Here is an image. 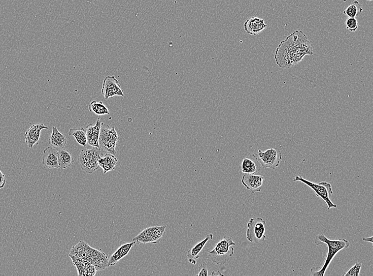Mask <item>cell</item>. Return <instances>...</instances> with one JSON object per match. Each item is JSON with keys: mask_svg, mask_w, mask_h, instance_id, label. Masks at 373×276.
<instances>
[{"mask_svg": "<svg viewBox=\"0 0 373 276\" xmlns=\"http://www.w3.org/2000/svg\"><path fill=\"white\" fill-rule=\"evenodd\" d=\"M307 36L302 30H295L279 45L275 53L277 65L291 68L301 62L306 55H314Z\"/></svg>", "mask_w": 373, "mask_h": 276, "instance_id": "obj_1", "label": "cell"}, {"mask_svg": "<svg viewBox=\"0 0 373 276\" xmlns=\"http://www.w3.org/2000/svg\"><path fill=\"white\" fill-rule=\"evenodd\" d=\"M315 243L317 246L323 243L328 246V254L326 260L320 268L313 267L311 269V275L323 276L326 274L330 264L334 257L342 250L350 247V242L345 238L338 239H330L324 234L318 235L315 238Z\"/></svg>", "mask_w": 373, "mask_h": 276, "instance_id": "obj_2", "label": "cell"}, {"mask_svg": "<svg viewBox=\"0 0 373 276\" xmlns=\"http://www.w3.org/2000/svg\"><path fill=\"white\" fill-rule=\"evenodd\" d=\"M70 255L75 256L90 262L97 270H103L108 267V258L102 252L91 248L85 241H80L72 247Z\"/></svg>", "mask_w": 373, "mask_h": 276, "instance_id": "obj_3", "label": "cell"}, {"mask_svg": "<svg viewBox=\"0 0 373 276\" xmlns=\"http://www.w3.org/2000/svg\"><path fill=\"white\" fill-rule=\"evenodd\" d=\"M235 243L230 236H224L215 248L208 251L211 260L216 265H223L230 260L234 255Z\"/></svg>", "mask_w": 373, "mask_h": 276, "instance_id": "obj_4", "label": "cell"}, {"mask_svg": "<svg viewBox=\"0 0 373 276\" xmlns=\"http://www.w3.org/2000/svg\"><path fill=\"white\" fill-rule=\"evenodd\" d=\"M293 181L301 182L315 191L317 197L321 198L326 203L328 210L331 208H336L337 206L335 205L330 199V196L333 194V191L331 184L327 182H321L319 183L312 182L303 178L302 176H296Z\"/></svg>", "mask_w": 373, "mask_h": 276, "instance_id": "obj_5", "label": "cell"}, {"mask_svg": "<svg viewBox=\"0 0 373 276\" xmlns=\"http://www.w3.org/2000/svg\"><path fill=\"white\" fill-rule=\"evenodd\" d=\"M101 151L96 148L82 149L79 157V163L81 169L91 174L100 167L98 160L101 157Z\"/></svg>", "mask_w": 373, "mask_h": 276, "instance_id": "obj_6", "label": "cell"}, {"mask_svg": "<svg viewBox=\"0 0 373 276\" xmlns=\"http://www.w3.org/2000/svg\"><path fill=\"white\" fill-rule=\"evenodd\" d=\"M118 135L115 127L101 128L99 139V150L101 152L115 155Z\"/></svg>", "mask_w": 373, "mask_h": 276, "instance_id": "obj_7", "label": "cell"}, {"mask_svg": "<svg viewBox=\"0 0 373 276\" xmlns=\"http://www.w3.org/2000/svg\"><path fill=\"white\" fill-rule=\"evenodd\" d=\"M266 221L258 217L252 218L247 224V239L251 243H259L267 238L265 235Z\"/></svg>", "mask_w": 373, "mask_h": 276, "instance_id": "obj_8", "label": "cell"}, {"mask_svg": "<svg viewBox=\"0 0 373 276\" xmlns=\"http://www.w3.org/2000/svg\"><path fill=\"white\" fill-rule=\"evenodd\" d=\"M261 166L263 169H270L275 170L282 160L281 152L278 149L270 148L265 151L259 150L255 154Z\"/></svg>", "mask_w": 373, "mask_h": 276, "instance_id": "obj_9", "label": "cell"}, {"mask_svg": "<svg viewBox=\"0 0 373 276\" xmlns=\"http://www.w3.org/2000/svg\"><path fill=\"white\" fill-rule=\"evenodd\" d=\"M101 93L106 100L116 96L124 97V94L119 85L118 80L114 76H107L104 80Z\"/></svg>", "mask_w": 373, "mask_h": 276, "instance_id": "obj_10", "label": "cell"}, {"mask_svg": "<svg viewBox=\"0 0 373 276\" xmlns=\"http://www.w3.org/2000/svg\"><path fill=\"white\" fill-rule=\"evenodd\" d=\"M104 123L100 118H97L94 125L90 124L87 126V143L94 148L99 149V139Z\"/></svg>", "mask_w": 373, "mask_h": 276, "instance_id": "obj_11", "label": "cell"}, {"mask_svg": "<svg viewBox=\"0 0 373 276\" xmlns=\"http://www.w3.org/2000/svg\"><path fill=\"white\" fill-rule=\"evenodd\" d=\"M264 177L252 174H245L242 179L243 185L252 193L260 192L263 185Z\"/></svg>", "mask_w": 373, "mask_h": 276, "instance_id": "obj_12", "label": "cell"}, {"mask_svg": "<svg viewBox=\"0 0 373 276\" xmlns=\"http://www.w3.org/2000/svg\"><path fill=\"white\" fill-rule=\"evenodd\" d=\"M49 128L43 124H38L31 126L26 132L25 135L27 145L30 148H32L35 145H38L41 137V131L43 129H49Z\"/></svg>", "mask_w": 373, "mask_h": 276, "instance_id": "obj_13", "label": "cell"}, {"mask_svg": "<svg viewBox=\"0 0 373 276\" xmlns=\"http://www.w3.org/2000/svg\"><path fill=\"white\" fill-rule=\"evenodd\" d=\"M69 257L77 268L79 276H91L95 275L97 272V269L90 262L70 254Z\"/></svg>", "mask_w": 373, "mask_h": 276, "instance_id": "obj_14", "label": "cell"}, {"mask_svg": "<svg viewBox=\"0 0 373 276\" xmlns=\"http://www.w3.org/2000/svg\"><path fill=\"white\" fill-rule=\"evenodd\" d=\"M267 25L262 19L252 17L247 19L244 23V29L247 34L257 35L266 28Z\"/></svg>", "mask_w": 373, "mask_h": 276, "instance_id": "obj_15", "label": "cell"}, {"mask_svg": "<svg viewBox=\"0 0 373 276\" xmlns=\"http://www.w3.org/2000/svg\"><path fill=\"white\" fill-rule=\"evenodd\" d=\"M43 164L47 169H59L58 163V150L49 146L43 151Z\"/></svg>", "mask_w": 373, "mask_h": 276, "instance_id": "obj_16", "label": "cell"}, {"mask_svg": "<svg viewBox=\"0 0 373 276\" xmlns=\"http://www.w3.org/2000/svg\"><path fill=\"white\" fill-rule=\"evenodd\" d=\"M213 239V235L210 234L207 236L206 238L202 240V241L197 243L193 247L188 250L187 257L189 260V262L192 264V265H196L197 263V259L199 258L200 254L203 250L205 246H206L207 243L210 240Z\"/></svg>", "mask_w": 373, "mask_h": 276, "instance_id": "obj_17", "label": "cell"}, {"mask_svg": "<svg viewBox=\"0 0 373 276\" xmlns=\"http://www.w3.org/2000/svg\"><path fill=\"white\" fill-rule=\"evenodd\" d=\"M261 168L255 154H254L244 159L242 171L244 174H255L261 170Z\"/></svg>", "mask_w": 373, "mask_h": 276, "instance_id": "obj_18", "label": "cell"}, {"mask_svg": "<svg viewBox=\"0 0 373 276\" xmlns=\"http://www.w3.org/2000/svg\"><path fill=\"white\" fill-rule=\"evenodd\" d=\"M67 141V138L55 127L53 128L52 133L50 138L51 146L57 150L64 149Z\"/></svg>", "mask_w": 373, "mask_h": 276, "instance_id": "obj_19", "label": "cell"}, {"mask_svg": "<svg viewBox=\"0 0 373 276\" xmlns=\"http://www.w3.org/2000/svg\"><path fill=\"white\" fill-rule=\"evenodd\" d=\"M135 242L124 244L118 248L115 253L108 259V267L116 265L117 263L125 257L129 253L132 247H133Z\"/></svg>", "mask_w": 373, "mask_h": 276, "instance_id": "obj_20", "label": "cell"}, {"mask_svg": "<svg viewBox=\"0 0 373 276\" xmlns=\"http://www.w3.org/2000/svg\"><path fill=\"white\" fill-rule=\"evenodd\" d=\"M118 163L117 158L114 155L106 153L104 157H101L98 160V164L102 168L104 174L114 171Z\"/></svg>", "mask_w": 373, "mask_h": 276, "instance_id": "obj_21", "label": "cell"}, {"mask_svg": "<svg viewBox=\"0 0 373 276\" xmlns=\"http://www.w3.org/2000/svg\"><path fill=\"white\" fill-rule=\"evenodd\" d=\"M59 169H65L74 163V159L71 153L64 149L58 150Z\"/></svg>", "mask_w": 373, "mask_h": 276, "instance_id": "obj_22", "label": "cell"}, {"mask_svg": "<svg viewBox=\"0 0 373 276\" xmlns=\"http://www.w3.org/2000/svg\"><path fill=\"white\" fill-rule=\"evenodd\" d=\"M69 135L75 137L80 145L86 147L87 143L86 131L85 129H70Z\"/></svg>", "mask_w": 373, "mask_h": 276, "instance_id": "obj_23", "label": "cell"}, {"mask_svg": "<svg viewBox=\"0 0 373 276\" xmlns=\"http://www.w3.org/2000/svg\"><path fill=\"white\" fill-rule=\"evenodd\" d=\"M89 109L91 112L97 115H105L110 114L108 107L101 101H92L89 104Z\"/></svg>", "mask_w": 373, "mask_h": 276, "instance_id": "obj_24", "label": "cell"}, {"mask_svg": "<svg viewBox=\"0 0 373 276\" xmlns=\"http://www.w3.org/2000/svg\"><path fill=\"white\" fill-rule=\"evenodd\" d=\"M363 10L359 2L356 0L344 11L343 13L348 17L355 18L362 13Z\"/></svg>", "mask_w": 373, "mask_h": 276, "instance_id": "obj_25", "label": "cell"}, {"mask_svg": "<svg viewBox=\"0 0 373 276\" xmlns=\"http://www.w3.org/2000/svg\"><path fill=\"white\" fill-rule=\"evenodd\" d=\"M133 241L135 242H138L143 243H156L150 231V228H148V229L144 230L139 235L136 236L133 239Z\"/></svg>", "mask_w": 373, "mask_h": 276, "instance_id": "obj_26", "label": "cell"}, {"mask_svg": "<svg viewBox=\"0 0 373 276\" xmlns=\"http://www.w3.org/2000/svg\"><path fill=\"white\" fill-rule=\"evenodd\" d=\"M346 29L349 31L354 32L358 28V23L355 18L348 17L346 20Z\"/></svg>", "mask_w": 373, "mask_h": 276, "instance_id": "obj_27", "label": "cell"}, {"mask_svg": "<svg viewBox=\"0 0 373 276\" xmlns=\"http://www.w3.org/2000/svg\"><path fill=\"white\" fill-rule=\"evenodd\" d=\"M362 267V263L357 262L355 265L353 266L347 272L343 274V276H359L361 268Z\"/></svg>", "mask_w": 373, "mask_h": 276, "instance_id": "obj_28", "label": "cell"}, {"mask_svg": "<svg viewBox=\"0 0 373 276\" xmlns=\"http://www.w3.org/2000/svg\"><path fill=\"white\" fill-rule=\"evenodd\" d=\"M208 272L207 263L206 262H203L199 267L198 272L196 276H208Z\"/></svg>", "mask_w": 373, "mask_h": 276, "instance_id": "obj_29", "label": "cell"}, {"mask_svg": "<svg viewBox=\"0 0 373 276\" xmlns=\"http://www.w3.org/2000/svg\"><path fill=\"white\" fill-rule=\"evenodd\" d=\"M6 183L5 175L0 170V189L4 188Z\"/></svg>", "mask_w": 373, "mask_h": 276, "instance_id": "obj_30", "label": "cell"}, {"mask_svg": "<svg viewBox=\"0 0 373 276\" xmlns=\"http://www.w3.org/2000/svg\"><path fill=\"white\" fill-rule=\"evenodd\" d=\"M372 239H373V236H371L369 237L363 238V240L365 242H369V243H373V240H372Z\"/></svg>", "mask_w": 373, "mask_h": 276, "instance_id": "obj_31", "label": "cell"}, {"mask_svg": "<svg viewBox=\"0 0 373 276\" xmlns=\"http://www.w3.org/2000/svg\"><path fill=\"white\" fill-rule=\"evenodd\" d=\"M223 275V274L221 273L219 271H218L217 273H215V272L213 271L212 273V275Z\"/></svg>", "mask_w": 373, "mask_h": 276, "instance_id": "obj_32", "label": "cell"}, {"mask_svg": "<svg viewBox=\"0 0 373 276\" xmlns=\"http://www.w3.org/2000/svg\"><path fill=\"white\" fill-rule=\"evenodd\" d=\"M366 1H368V2H371V1H372V0H366Z\"/></svg>", "mask_w": 373, "mask_h": 276, "instance_id": "obj_33", "label": "cell"}]
</instances>
